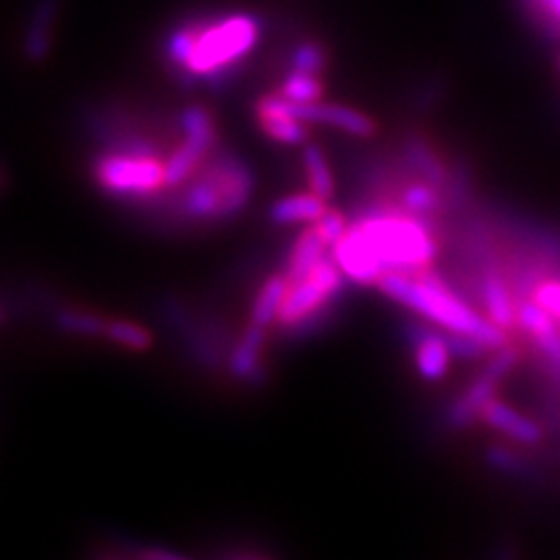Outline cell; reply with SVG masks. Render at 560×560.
Instances as JSON below:
<instances>
[{
    "instance_id": "cell-21",
    "label": "cell",
    "mask_w": 560,
    "mask_h": 560,
    "mask_svg": "<svg viewBox=\"0 0 560 560\" xmlns=\"http://www.w3.org/2000/svg\"><path fill=\"white\" fill-rule=\"evenodd\" d=\"M407 156H409V162H411V166L423 175V178L428 180V183H432V185H436V187H444L446 185V168H444V164L440 162V156H436L430 148H428V143L425 140H420V138H416V136H411L409 140H407Z\"/></svg>"
},
{
    "instance_id": "cell-6",
    "label": "cell",
    "mask_w": 560,
    "mask_h": 560,
    "mask_svg": "<svg viewBox=\"0 0 560 560\" xmlns=\"http://www.w3.org/2000/svg\"><path fill=\"white\" fill-rule=\"evenodd\" d=\"M101 189L115 197H148L166 187V164L150 154H105L94 166Z\"/></svg>"
},
{
    "instance_id": "cell-14",
    "label": "cell",
    "mask_w": 560,
    "mask_h": 560,
    "mask_svg": "<svg viewBox=\"0 0 560 560\" xmlns=\"http://www.w3.org/2000/svg\"><path fill=\"white\" fill-rule=\"evenodd\" d=\"M479 294H481L486 318L490 323H495L504 331L516 327L518 304L514 300L510 285H506V280L498 271H486V276L479 280Z\"/></svg>"
},
{
    "instance_id": "cell-28",
    "label": "cell",
    "mask_w": 560,
    "mask_h": 560,
    "mask_svg": "<svg viewBox=\"0 0 560 560\" xmlns=\"http://www.w3.org/2000/svg\"><path fill=\"white\" fill-rule=\"evenodd\" d=\"M533 20L539 22L541 31L560 38V0H525Z\"/></svg>"
},
{
    "instance_id": "cell-9",
    "label": "cell",
    "mask_w": 560,
    "mask_h": 560,
    "mask_svg": "<svg viewBox=\"0 0 560 560\" xmlns=\"http://www.w3.org/2000/svg\"><path fill=\"white\" fill-rule=\"evenodd\" d=\"M288 101V98H285ZM288 108L294 117H300L308 125H325L335 127L348 136L355 138H372L376 133V121L364 115L362 110L348 108V105L337 103H292L288 101Z\"/></svg>"
},
{
    "instance_id": "cell-30",
    "label": "cell",
    "mask_w": 560,
    "mask_h": 560,
    "mask_svg": "<svg viewBox=\"0 0 560 560\" xmlns=\"http://www.w3.org/2000/svg\"><path fill=\"white\" fill-rule=\"evenodd\" d=\"M195 40H197V28H180L175 31L168 38V57L173 63H178L185 68L191 49H195Z\"/></svg>"
},
{
    "instance_id": "cell-20",
    "label": "cell",
    "mask_w": 560,
    "mask_h": 560,
    "mask_svg": "<svg viewBox=\"0 0 560 560\" xmlns=\"http://www.w3.org/2000/svg\"><path fill=\"white\" fill-rule=\"evenodd\" d=\"M302 162H304L308 189L313 191V195H318L320 199L331 201V197H335V178H331V171H329V164L325 160L323 150L318 145H306L304 154H302Z\"/></svg>"
},
{
    "instance_id": "cell-5",
    "label": "cell",
    "mask_w": 560,
    "mask_h": 560,
    "mask_svg": "<svg viewBox=\"0 0 560 560\" xmlns=\"http://www.w3.org/2000/svg\"><path fill=\"white\" fill-rule=\"evenodd\" d=\"M343 271L335 261V257H325L315 265L304 278L292 280L283 308H280L278 323L285 329L308 327L311 323L318 325V318L329 313V306L339 300L343 290Z\"/></svg>"
},
{
    "instance_id": "cell-11",
    "label": "cell",
    "mask_w": 560,
    "mask_h": 560,
    "mask_svg": "<svg viewBox=\"0 0 560 560\" xmlns=\"http://www.w3.org/2000/svg\"><path fill=\"white\" fill-rule=\"evenodd\" d=\"M255 117L259 129L276 143L302 145L308 138V121L294 117L288 108V101L280 94H269L255 103Z\"/></svg>"
},
{
    "instance_id": "cell-23",
    "label": "cell",
    "mask_w": 560,
    "mask_h": 560,
    "mask_svg": "<svg viewBox=\"0 0 560 560\" xmlns=\"http://www.w3.org/2000/svg\"><path fill=\"white\" fill-rule=\"evenodd\" d=\"M108 323L101 318L96 313L90 311H80V308H61L57 311V325L63 331H70V335H80V337H105V329H108Z\"/></svg>"
},
{
    "instance_id": "cell-31",
    "label": "cell",
    "mask_w": 560,
    "mask_h": 560,
    "mask_svg": "<svg viewBox=\"0 0 560 560\" xmlns=\"http://www.w3.org/2000/svg\"><path fill=\"white\" fill-rule=\"evenodd\" d=\"M488 463L493 465L500 471H506V475L523 477L525 475V463L518 458L516 453L506 451V448H493L488 453Z\"/></svg>"
},
{
    "instance_id": "cell-4",
    "label": "cell",
    "mask_w": 560,
    "mask_h": 560,
    "mask_svg": "<svg viewBox=\"0 0 560 560\" xmlns=\"http://www.w3.org/2000/svg\"><path fill=\"white\" fill-rule=\"evenodd\" d=\"M259 35V22L250 14H234L230 20L197 28L195 49L185 63L191 75H218L224 68L248 55Z\"/></svg>"
},
{
    "instance_id": "cell-29",
    "label": "cell",
    "mask_w": 560,
    "mask_h": 560,
    "mask_svg": "<svg viewBox=\"0 0 560 560\" xmlns=\"http://www.w3.org/2000/svg\"><path fill=\"white\" fill-rule=\"evenodd\" d=\"M315 230L323 236V241L329 245V248H335V245L341 241V236L348 232V224L346 218L339 213V210H331L327 208L325 213L313 222Z\"/></svg>"
},
{
    "instance_id": "cell-18",
    "label": "cell",
    "mask_w": 560,
    "mask_h": 560,
    "mask_svg": "<svg viewBox=\"0 0 560 560\" xmlns=\"http://www.w3.org/2000/svg\"><path fill=\"white\" fill-rule=\"evenodd\" d=\"M327 210V201L318 195H290L273 201L269 218L273 224H313Z\"/></svg>"
},
{
    "instance_id": "cell-1",
    "label": "cell",
    "mask_w": 560,
    "mask_h": 560,
    "mask_svg": "<svg viewBox=\"0 0 560 560\" xmlns=\"http://www.w3.org/2000/svg\"><path fill=\"white\" fill-rule=\"evenodd\" d=\"M440 250L428 220L399 210H376L355 224L331 248V257L350 283L372 288L388 273L428 271Z\"/></svg>"
},
{
    "instance_id": "cell-24",
    "label": "cell",
    "mask_w": 560,
    "mask_h": 560,
    "mask_svg": "<svg viewBox=\"0 0 560 560\" xmlns=\"http://www.w3.org/2000/svg\"><path fill=\"white\" fill-rule=\"evenodd\" d=\"M323 82L318 75L302 73V70H292V73L285 78V82L280 84V96L292 101V103H318L323 98Z\"/></svg>"
},
{
    "instance_id": "cell-7",
    "label": "cell",
    "mask_w": 560,
    "mask_h": 560,
    "mask_svg": "<svg viewBox=\"0 0 560 560\" xmlns=\"http://www.w3.org/2000/svg\"><path fill=\"white\" fill-rule=\"evenodd\" d=\"M180 125L185 131V140L166 162V187L171 189L180 187L199 171L206 154L213 150L218 140L213 117H210L206 108H199V105H191V108L183 113Z\"/></svg>"
},
{
    "instance_id": "cell-27",
    "label": "cell",
    "mask_w": 560,
    "mask_h": 560,
    "mask_svg": "<svg viewBox=\"0 0 560 560\" xmlns=\"http://www.w3.org/2000/svg\"><path fill=\"white\" fill-rule=\"evenodd\" d=\"M530 300L560 323V278H537L530 288Z\"/></svg>"
},
{
    "instance_id": "cell-12",
    "label": "cell",
    "mask_w": 560,
    "mask_h": 560,
    "mask_svg": "<svg viewBox=\"0 0 560 560\" xmlns=\"http://www.w3.org/2000/svg\"><path fill=\"white\" fill-rule=\"evenodd\" d=\"M518 325L539 348V353L560 370V329L553 315L528 296L518 304Z\"/></svg>"
},
{
    "instance_id": "cell-17",
    "label": "cell",
    "mask_w": 560,
    "mask_h": 560,
    "mask_svg": "<svg viewBox=\"0 0 560 560\" xmlns=\"http://www.w3.org/2000/svg\"><path fill=\"white\" fill-rule=\"evenodd\" d=\"M327 248L329 245L323 241V236L318 234V230L311 224L308 230H304L300 234V238L294 241V245L290 248L288 255V265H285V276L292 283V280L304 278L320 259L327 257Z\"/></svg>"
},
{
    "instance_id": "cell-10",
    "label": "cell",
    "mask_w": 560,
    "mask_h": 560,
    "mask_svg": "<svg viewBox=\"0 0 560 560\" xmlns=\"http://www.w3.org/2000/svg\"><path fill=\"white\" fill-rule=\"evenodd\" d=\"M407 339L413 346L416 370L425 381H442L451 366L453 350L446 331L440 327H425L411 323L407 327Z\"/></svg>"
},
{
    "instance_id": "cell-16",
    "label": "cell",
    "mask_w": 560,
    "mask_h": 560,
    "mask_svg": "<svg viewBox=\"0 0 560 560\" xmlns=\"http://www.w3.org/2000/svg\"><path fill=\"white\" fill-rule=\"evenodd\" d=\"M59 12V0H38V5L33 10L31 24L26 31L24 55L28 61H43L51 49V31H55Z\"/></svg>"
},
{
    "instance_id": "cell-25",
    "label": "cell",
    "mask_w": 560,
    "mask_h": 560,
    "mask_svg": "<svg viewBox=\"0 0 560 560\" xmlns=\"http://www.w3.org/2000/svg\"><path fill=\"white\" fill-rule=\"evenodd\" d=\"M105 339H110L113 343L127 348V350H138L143 353L152 346V335L136 323H127V320H110L108 329H105Z\"/></svg>"
},
{
    "instance_id": "cell-19",
    "label": "cell",
    "mask_w": 560,
    "mask_h": 560,
    "mask_svg": "<svg viewBox=\"0 0 560 560\" xmlns=\"http://www.w3.org/2000/svg\"><path fill=\"white\" fill-rule=\"evenodd\" d=\"M288 288H290V280L285 273L271 276L255 296L253 308H250V323L259 327H269L278 323V315H280V308H283Z\"/></svg>"
},
{
    "instance_id": "cell-8",
    "label": "cell",
    "mask_w": 560,
    "mask_h": 560,
    "mask_svg": "<svg viewBox=\"0 0 560 560\" xmlns=\"http://www.w3.org/2000/svg\"><path fill=\"white\" fill-rule=\"evenodd\" d=\"M518 358H521V350L516 346L506 343L504 348L495 350V355L490 358L486 370L475 381H471L467 385V390L451 405V409L446 413L448 425L465 428L469 423H475V420H479L481 409L495 397L500 381L514 370Z\"/></svg>"
},
{
    "instance_id": "cell-15",
    "label": "cell",
    "mask_w": 560,
    "mask_h": 560,
    "mask_svg": "<svg viewBox=\"0 0 560 560\" xmlns=\"http://www.w3.org/2000/svg\"><path fill=\"white\" fill-rule=\"evenodd\" d=\"M265 341L267 327L250 323L230 355V374L234 378L250 383H257L261 378V350H265Z\"/></svg>"
},
{
    "instance_id": "cell-13",
    "label": "cell",
    "mask_w": 560,
    "mask_h": 560,
    "mask_svg": "<svg viewBox=\"0 0 560 560\" xmlns=\"http://www.w3.org/2000/svg\"><path fill=\"white\" fill-rule=\"evenodd\" d=\"M479 420L488 428L498 430L500 434L510 436L512 442L523 444V446H535L541 442V428L530 420L528 416H521L516 409L510 405H504L498 397H493L488 405L481 409Z\"/></svg>"
},
{
    "instance_id": "cell-26",
    "label": "cell",
    "mask_w": 560,
    "mask_h": 560,
    "mask_svg": "<svg viewBox=\"0 0 560 560\" xmlns=\"http://www.w3.org/2000/svg\"><path fill=\"white\" fill-rule=\"evenodd\" d=\"M325 66H327V51L323 49V45L308 40L294 49V55H292L294 70H302V73H311V75H320Z\"/></svg>"
},
{
    "instance_id": "cell-32",
    "label": "cell",
    "mask_w": 560,
    "mask_h": 560,
    "mask_svg": "<svg viewBox=\"0 0 560 560\" xmlns=\"http://www.w3.org/2000/svg\"><path fill=\"white\" fill-rule=\"evenodd\" d=\"M138 560H187V558L166 549H143L138 553Z\"/></svg>"
},
{
    "instance_id": "cell-2",
    "label": "cell",
    "mask_w": 560,
    "mask_h": 560,
    "mask_svg": "<svg viewBox=\"0 0 560 560\" xmlns=\"http://www.w3.org/2000/svg\"><path fill=\"white\" fill-rule=\"evenodd\" d=\"M376 288L440 329L475 337L488 350H500L506 346V331L488 318H481L446 285V280L430 269L420 273H388L378 280Z\"/></svg>"
},
{
    "instance_id": "cell-3",
    "label": "cell",
    "mask_w": 560,
    "mask_h": 560,
    "mask_svg": "<svg viewBox=\"0 0 560 560\" xmlns=\"http://www.w3.org/2000/svg\"><path fill=\"white\" fill-rule=\"evenodd\" d=\"M191 178L178 206V213L189 222L232 220L248 206L255 189L253 171L234 154H220Z\"/></svg>"
},
{
    "instance_id": "cell-22",
    "label": "cell",
    "mask_w": 560,
    "mask_h": 560,
    "mask_svg": "<svg viewBox=\"0 0 560 560\" xmlns=\"http://www.w3.org/2000/svg\"><path fill=\"white\" fill-rule=\"evenodd\" d=\"M399 208L409 215L430 220V215H434L436 210L442 208L440 187L428 183V180L407 187L405 191H401V206Z\"/></svg>"
}]
</instances>
